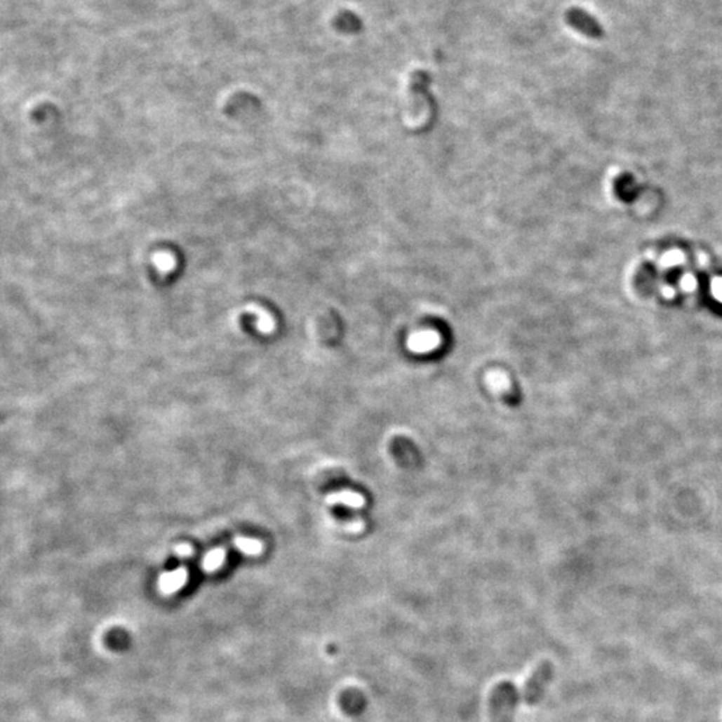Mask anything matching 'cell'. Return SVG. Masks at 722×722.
I'll use <instances>...</instances> for the list:
<instances>
[{
  "label": "cell",
  "instance_id": "obj_2",
  "mask_svg": "<svg viewBox=\"0 0 722 722\" xmlns=\"http://www.w3.org/2000/svg\"><path fill=\"white\" fill-rule=\"evenodd\" d=\"M567 25L583 35L593 38V39H601L605 35V29L599 20L587 13L586 10L580 7H571L568 8L565 14Z\"/></svg>",
  "mask_w": 722,
  "mask_h": 722
},
{
  "label": "cell",
  "instance_id": "obj_5",
  "mask_svg": "<svg viewBox=\"0 0 722 722\" xmlns=\"http://www.w3.org/2000/svg\"><path fill=\"white\" fill-rule=\"evenodd\" d=\"M233 544H234V547L239 551L243 552L246 555H250V556L260 555L262 550H264V544L260 540H257V539L237 537V538H234V540H233Z\"/></svg>",
  "mask_w": 722,
  "mask_h": 722
},
{
  "label": "cell",
  "instance_id": "obj_3",
  "mask_svg": "<svg viewBox=\"0 0 722 722\" xmlns=\"http://www.w3.org/2000/svg\"><path fill=\"white\" fill-rule=\"evenodd\" d=\"M187 580H189L187 570L185 567H180V568H175L169 573H163L158 580V587L162 594L171 595L181 590Z\"/></svg>",
  "mask_w": 722,
  "mask_h": 722
},
{
  "label": "cell",
  "instance_id": "obj_4",
  "mask_svg": "<svg viewBox=\"0 0 722 722\" xmlns=\"http://www.w3.org/2000/svg\"><path fill=\"white\" fill-rule=\"evenodd\" d=\"M227 559V550L225 549H214L212 551L208 552L202 559V568L206 573H214L215 570L221 568L225 563Z\"/></svg>",
  "mask_w": 722,
  "mask_h": 722
},
{
  "label": "cell",
  "instance_id": "obj_1",
  "mask_svg": "<svg viewBox=\"0 0 722 722\" xmlns=\"http://www.w3.org/2000/svg\"><path fill=\"white\" fill-rule=\"evenodd\" d=\"M554 665L550 661L540 662L523 688L518 689L511 682H502L496 685L488 697V714L493 722H512L516 708L521 702L526 705L539 704L554 677Z\"/></svg>",
  "mask_w": 722,
  "mask_h": 722
},
{
  "label": "cell",
  "instance_id": "obj_6",
  "mask_svg": "<svg viewBox=\"0 0 722 722\" xmlns=\"http://www.w3.org/2000/svg\"><path fill=\"white\" fill-rule=\"evenodd\" d=\"M174 554L180 558H189L193 555V549L190 544H186V543H181L178 544L175 549H174Z\"/></svg>",
  "mask_w": 722,
  "mask_h": 722
}]
</instances>
